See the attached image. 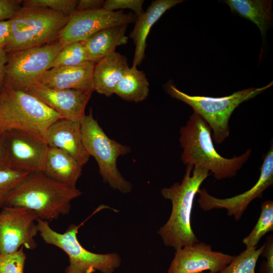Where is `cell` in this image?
I'll list each match as a JSON object with an SVG mask.
<instances>
[{
    "label": "cell",
    "mask_w": 273,
    "mask_h": 273,
    "mask_svg": "<svg viewBox=\"0 0 273 273\" xmlns=\"http://www.w3.org/2000/svg\"><path fill=\"white\" fill-rule=\"evenodd\" d=\"M76 187L61 184L42 171L29 172L9 195L5 206L23 207L47 221L69 214L71 201L81 195Z\"/></svg>",
    "instance_id": "cell-1"
},
{
    "label": "cell",
    "mask_w": 273,
    "mask_h": 273,
    "mask_svg": "<svg viewBox=\"0 0 273 273\" xmlns=\"http://www.w3.org/2000/svg\"><path fill=\"white\" fill-rule=\"evenodd\" d=\"M179 133L184 164L205 168L217 180L235 176L252 152L251 149H248L241 155L231 158L220 155L214 147L210 126L195 112L190 116L186 125L180 128Z\"/></svg>",
    "instance_id": "cell-2"
},
{
    "label": "cell",
    "mask_w": 273,
    "mask_h": 273,
    "mask_svg": "<svg viewBox=\"0 0 273 273\" xmlns=\"http://www.w3.org/2000/svg\"><path fill=\"white\" fill-rule=\"evenodd\" d=\"M210 174L205 168L188 165L180 183L161 190L163 197L172 203L169 219L157 232L166 246L176 250L199 242L192 228V210L195 196Z\"/></svg>",
    "instance_id": "cell-3"
},
{
    "label": "cell",
    "mask_w": 273,
    "mask_h": 273,
    "mask_svg": "<svg viewBox=\"0 0 273 273\" xmlns=\"http://www.w3.org/2000/svg\"><path fill=\"white\" fill-rule=\"evenodd\" d=\"M61 118L40 100L24 90L4 84L0 91V130H21L45 140L48 128Z\"/></svg>",
    "instance_id": "cell-4"
},
{
    "label": "cell",
    "mask_w": 273,
    "mask_h": 273,
    "mask_svg": "<svg viewBox=\"0 0 273 273\" xmlns=\"http://www.w3.org/2000/svg\"><path fill=\"white\" fill-rule=\"evenodd\" d=\"M70 17L50 9L22 6L10 19L8 54L54 42Z\"/></svg>",
    "instance_id": "cell-5"
},
{
    "label": "cell",
    "mask_w": 273,
    "mask_h": 273,
    "mask_svg": "<svg viewBox=\"0 0 273 273\" xmlns=\"http://www.w3.org/2000/svg\"><path fill=\"white\" fill-rule=\"evenodd\" d=\"M273 84L272 81L262 87H250L222 97L191 96L179 90L170 82L165 84L166 92L172 98L191 106L208 123L212 140L222 143L230 134L229 121L234 110L242 103L261 93Z\"/></svg>",
    "instance_id": "cell-6"
},
{
    "label": "cell",
    "mask_w": 273,
    "mask_h": 273,
    "mask_svg": "<svg viewBox=\"0 0 273 273\" xmlns=\"http://www.w3.org/2000/svg\"><path fill=\"white\" fill-rule=\"evenodd\" d=\"M38 232L47 244L54 245L68 256L69 264L65 273H94L98 270L102 273H113L121 263L117 253L98 254L85 249L77 239L79 225L72 224L63 233L53 230L48 221L37 218Z\"/></svg>",
    "instance_id": "cell-7"
},
{
    "label": "cell",
    "mask_w": 273,
    "mask_h": 273,
    "mask_svg": "<svg viewBox=\"0 0 273 273\" xmlns=\"http://www.w3.org/2000/svg\"><path fill=\"white\" fill-rule=\"evenodd\" d=\"M81 133L84 148L97 162L103 181L122 193L130 192L132 185L119 171L117 160L119 156L129 153L130 148L110 139L93 117L91 110L81 121Z\"/></svg>",
    "instance_id": "cell-8"
},
{
    "label": "cell",
    "mask_w": 273,
    "mask_h": 273,
    "mask_svg": "<svg viewBox=\"0 0 273 273\" xmlns=\"http://www.w3.org/2000/svg\"><path fill=\"white\" fill-rule=\"evenodd\" d=\"M58 41L41 46L8 54L4 84L24 90L49 69L53 61L62 49Z\"/></svg>",
    "instance_id": "cell-9"
},
{
    "label": "cell",
    "mask_w": 273,
    "mask_h": 273,
    "mask_svg": "<svg viewBox=\"0 0 273 273\" xmlns=\"http://www.w3.org/2000/svg\"><path fill=\"white\" fill-rule=\"evenodd\" d=\"M136 19L135 15L131 13L104 8L75 11L59 32L58 40L63 47L73 42L83 41L105 28L134 22Z\"/></svg>",
    "instance_id": "cell-10"
},
{
    "label": "cell",
    "mask_w": 273,
    "mask_h": 273,
    "mask_svg": "<svg viewBox=\"0 0 273 273\" xmlns=\"http://www.w3.org/2000/svg\"><path fill=\"white\" fill-rule=\"evenodd\" d=\"M37 218L36 213L28 209L3 207L0 211V255L14 253L22 246L35 249Z\"/></svg>",
    "instance_id": "cell-11"
},
{
    "label": "cell",
    "mask_w": 273,
    "mask_h": 273,
    "mask_svg": "<svg viewBox=\"0 0 273 273\" xmlns=\"http://www.w3.org/2000/svg\"><path fill=\"white\" fill-rule=\"evenodd\" d=\"M263 159L259 177L251 188L242 194L224 199L211 195L205 188L200 189L197 194L200 208L205 211L224 208L227 210L229 216H233L236 220H240L249 204L254 199L261 198L264 191L273 184L272 140L269 149Z\"/></svg>",
    "instance_id": "cell-12"
},
{
    "label": "cell",
    "mask_w": 273,
    "mask_h": 273,
    "mask_svg": "<svg viewBox=\"0 0 273 273\" xmlns=\"http://www.w3.org/2000/svg\"><path fill=\"white\" fill-rule=\"evenodd\" d=\"M7 166L20 171H43L49 146L43 139L19 129L4 131Z\"/></svg>",
    "instance_id": "cell-13"
},
{
    "label": "cell",
    "mask_w": 273,
    "mask_h": 273,
    "mask_svg": "<svg viewBox=\"0 0 273 273\" xmlns=\"http://www.w3.org/2000/svg\"><path fill=\"white\" fill-rule=\"evenodd\" d=\"M234 257L213 251L211 245L198 242L176 250L167 273H199L205 270L218 273Z\"/></svg>",
    "instance_id": "cell-14"
},
{
    "label": "cell",
    "mask_w": 273,
    "mask_h": 273,
    "mask_svg": "<svg viewBox=\"0 0 273 273\" xmlns=\"http://www.w3.org/2000/svg\"><path fill=\"white\" fill-rule=\"evenodd\" d=\"M24 90L35 96L62 118L79 121L85 117L86 106L93 91L55 89L33 84Z\"/></svg>",
    "instance_id": "cell-15"
},
{
    "label": "cell",
    "mask_w": 273,
    "mask_h": 273,
    "mask_svg": "<svg viewBox=\"0 0 273 273\" xmlns=\"http://www.w3.org/2000/svg\"><path fill=\"white\" fill-rule=\"evenodd\" d=\"M95 65V62L87 61L76 66L52 68L40 75L34 84L55 89L94 92L93 75Z\"/></svg>",
    "instance_id": "cell-16"
},
{
    "label": "cell",
    "mask_w": 273,
    "mask_h": 273,
    "mask_svg": "<svg viewBox=\"0 0 273 273\" xmlns=\"http://www.w3.org/2000/svg\"><path fill=\"white\" fill-rule=\"evenodd\" d=\"M45 141L49 147L64 151L82 167L89 160L82 141L81 122L63 118L57 120L48 128Z\"/></svg>",
    "instance_id": "cell-17"
},
{
    "label": "cell",
    "mask_w": 273,
    "mask_h": 273,
    "mask_svg": "<svg viewBox=\"0 0 273 273\" xmlns=\"http://www.w3.org/2000/svg\"><path fill=\"white\" fill-rule=\"evenodd\" d=\"M184 2L182 0H156L145 12L136 17L134 26L129 34L135 45L132 66L140 65L145 57L146 39L152 27L164 13Z\"/></svg>",
    "instance_id": "cell-18"
},
{
    "label": "cell",
    "mask_w": 273,
    "mask_h": 273,
    "mask_svg": "<svg viewBox=\"0 0 273 273\" xmlns=\"http://www.w3.org/2000/svg\"><path fill=\"white\" fill-rule=\"evenodd\" d=\"M129 68L125 56L116 52L107 55L95 63L93 75L94 90L110 97Z\"/></svg>",
    "instance_id": "cell-19"
},
{
    "label": "cell",
    "mask_w": 273,
    "mask_h": 273,
    "mask_svg": "<svg viewBox=\"0 0 273 273\" xmlns=\"http://www.w3.org/2000/svg\"><path fill=\"white\" fill-rule=\"evenodd\" d=\"M80 164L64 151L49 147L43 172L49 177L63 185L76 187L82 173Z\"/></svg>",
    "instance_id": "cell-20"
},
{
    "label": "cell",
    "mask_w": 273,
    "mask_h": 273,
    "mask_svg": "<svg viewBox=\"0 0 273 273\" xmlns=\"http://www.w3.org/2000/svg\"><path fill=\"white\" fill-rule=\"evenodd\" d=\"M127 26L117 25L105 28L82 41L87 61L96 63L115 52L116 47L125 44L128 38L125 35Z\"/></svg>",
    "instance_id": "cell-21"
},
{
    "label": "cell",
    "mask_w": 273,
    "mask_h": 273,
    "mask_svg": "<svg viewBox=\"0 0 273 273\" xmlns=\"http://www.w3.org/2000/svg\"><path fill=\"white\" fill-rule=\"evenodd\" d=\"M224 3L232 12L255 24L264 38L272 22V1L226 0Z\"/></svg>",
    "instance_id": "cell-22"
},
{
    "label": "cell",
    "mask_w": 273,
    "mask_h": 273,
    "mask_svg": "<svg viewBox=\"0 0 273 273\" xmlns=\"http://www.w3.org/2000/svg\"><path fill=\"white\" fill-rule=\"evenodd\" d=\"M149 93V83L143 71L129 67L115 87L114 94L124 100L139 103Z\"/></svg>",
    "instance_id": "cell-23"
},
{
    "label": "cell",
    "mask_w": 273,
    "mask_h": 273,
    "mask_svg": "<svg viewBox=\"0 0 273 273\" xmlns=\"http://www.w3.org/2000/svg\"><path fill=\"white\" fill-rule=\"evenodd\" d=\"M261 208L257 223L250 234L243 240L242 243L246 248L257 246L261 238L273 230V201L263 202Z\"/></svg>",
    "instance_id": "cell-24"
},
{
    "label": "cell",
    "mask_w": 273,
    "mask_h": 273,
    "mask_svg": "<svg viewBox=\"0 0 273 273\" xmlns=\"http://www.w3.org/2000/svg\"><path fill=\"white\" fill-rule=\"evenodd\" d=\"M264 247V244L258 249L257 246L246 248L218 273H255L257 261Z\"/></svg>",
    "instance_id": "cell-25"
},
{
    "label": "cell",
    "mask_w": 273,
    "mask_h": 273,
    "mask_svg": "<svg viewBox=\"0 0 273 273\" xmlns=\"http://www.w3.org/2000/svg\"><path fill=\"white\" fill-rule=\"evenodd\" d=\"M87 61L82 42H75L62 48L53 61L49 69L58 67L76 66Z\"/></svg>",
    "instance_id": "cell-26"
},
{
    "label": "cell",
    "mask_w": 273,
    "mask_h": 273,
    "mask_svg": "<svg viewBox=\"0 0 273 273\" xmlns=\"http://www.w3.org/2000/svg\"><path fill=\"white\" fill-rule=\"evenodd\" d=\"M28 173L8 167L0 169V208L5 206L9 195Z\"/></svg>",
    "instance_id": "cell-27"
},
{
    "label": "cell",
    "mask_w": 273,
    "mask_h": 273,
    "mask_svg": "<svg viewBox=\"0 0 273 273\" xmlns=\"http://www.w3.org/2000/svg\"><path fill=\"white\" fill-rule=\"evenodd\" d=\"M77 0H25L23 6L43 8L61 13L70 17L75 11Z\"/></svg>",
    "instance_id": "cell-28"
},
{
    "label": "cell",
    "mask_w": 273,
    "mask_h": 273,
    "mask_svg": "<svg viewBox=\"0 0 273 273\" xmlns=\"http://www.w3.org/2000/svg\"><path fill=\"white\" fill-rule=\"evenodd\" d=\"M24 247L12 253L0 255V273H24L27 256Z\"/></svg>",
    "instance_id": "cell-29"
},
{
    "label": "cell",
    "mask_w": 273,
    "mask_h": 273,
    "mask_svg": "<svg viewBox=\"0 0 273 273\" xmlns=\"http://www.w3.org/2000/svg\"><path fill=\"white\" fill-rule=\"evenodd\" d=\"M144 2L143 0H107L104 2L103 8L111 11L124 9H130L137 17L144 12Z\"/></svg>",
    "instance_id": "cell-30"
},
{
    "label": "cell",
    "mask_w": 273,
    "mask_h": 273,
    "mask_svg": "<svg viewBox=\"0 0 273 273\" xmlns=\"http://www.w3.org/2000/svg\"><path fill=\"white\" fill-rule=\"evenodd\" d=\"M22 1L0 0V21L10 20L21 8Z\"/></svg>",
    "instance_id": "cell-31"
},
{
    "label": "cell",
    "mask_w": 273,
    "mask_h": 273,
    "mask_svg": "<svg viewBox=\"0 0 273 273\" xmlns=\"http://www.w3.org/2000/svg\"><path fill=\"white\" fill-rule=\"evenodd\" d=\"M261 255L266 258V261L263 263V273H273V238L270 235L264 243V249Z\"/></svg>",
    "instance_id": "cell-32"
},
{
    "label": "cell",
    "mask_w": 273,
    "mask_h": 273,
    "mask_svg": "<svg viewBox=\"0 0 273 273\" xmlns=\"http://www.w3.org/2000/svg\"><path fill=\"white\" fill-rule=\"evenodd\" d=\"M104 2L103 0L78 1L76 11L93 10L103 8Z\"/></svg>",
    "instance_id": "cell-33"
},
{
    "label": "cell",
    "mask_w": 273,
    "mask_h": 273,
    "mask_svg": "<svg viewBox=\"0 0 273 273\" xmlns=\"http://www.w3.org/2000/svg\"><path fill=\"white\" fill-rule=\"evenodd\" d=\"M10 35V21H0V50H4Z\"/></svg>",
    "instance_id": "cell-34"
},
{
    "label": "cell",
    "mask_w": 273,
    "mask_h": 273,
    "mask_svg": "<svg viewBox=\"0 0 273 273\" xmlns=\"http://www.w3.org/2000/svg\"><path fill=\"white\" fill-rule=\"evenodd\" d=\"M8 167L4 141V131L0 130V169ZM9 168V167H8Z\"/></svg>",
    "instance_id": "cell-35"
},
{
    "label": "cell",
    "mask_w": 273,
    "mask_h": 273,
    "mask_svg": "<svg viewBox=\"0 0 273 273\" xmlns=\"http://www.w3.org/2000/svg\"><path fill=\"white\" fill-rule=\"evenodd\" d=\"M7 56L8 54L4 50H0V91L4 85V73Z\"/></svg>",
    "instance_id": "cell-36"
},
{
    "label": "cell",
    "mask_w": 273,
    "mask_h": 273,
    "mask_svg": "<svg viewBox=\"0 0 273 273\" xmlns=\"http://www.w3.org/2000/svg\"><path fill=\"white\" fill-rule=\"evenodd\" d=\"M199 273H213V272H199Z\"/></svg>",
    "instance_id": "cell-37"
}]
</instances>
